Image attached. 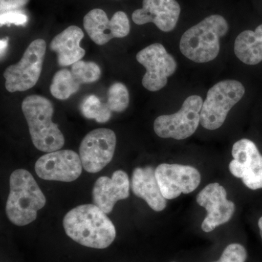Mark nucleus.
I'll return each mask as SVG.
<instances>
[{
  "instance_id": "f257e3e1",
  "label": "nucleus",
  "mask_w": 262,
  "mask_h": 262,
  "mask_svg": "<svg viewBox=\"0 0 262 262\" xmlns=\"http://www.w3.org/2000/svg\"><path fill=\"white\" fill-rule=\"evenodd\" d=\"M66 234L86 247L104 249L116 237L115 225L96 205H81L71 210L63 221Z\"/></svg>"
},
{
  "instance_id": "f03ea898",
  "label": "nucleus",
  "mask_w": 262,
  "mask_h": 262,
  "mask_svg": "<svg viewBox=\"0 0 262 262\" xmlns=\"http://www.w3.org/2000/svg\"><path fill=\"white\" fill-rule=\"evenodd\" d=\"M46 203V196L28 170L18 169L12 173L6 214L13 225L22 227L32 223Z\"/></svg>"
},
{
  "instance_id": "7ed1b4c3",
  "label": "nucleus",
  "mask_w": 262,
  "mask_h": 262,
  "mask_svg": "<svg viewBox=\"0 0 262 262\" xmlns=\"http://www.w3.org/2000/svg\"><path fill=\"white\" fill-rule=\"evenodd\" d=\"M21 108L33 144L38 150L48 153L63 147L64 136L52 120L54 107L49 99L39 95L29 96L24 98Z\"/></svg>"
},
{
  "instance_id": "20e7f679",
  "label": "nucleus",
  "mask_w": 262,
  "mask_h": 262,
  "mask_svg": "<svg viewBox=\"0 0 262 262\" xmlns=\"http://www.w3.org/2000/svg\"><path fill=\"white\" fill-rule=\"evenodd\" d=\"M229 24L220 15H212L188 29L181 38L179 48L195 63L214 60L220 51V39L227 34Z\"/></svg>"
},
{
  "instance_id": "39448f33",
  "label": "nucleus",
  "mask_w": 262,
  "mask_h": 262,
  "mask_svg": "<svg viewBox=\"0 0 262 262\" xmlns=\"http://www.w3.org/2000/svg\"><path fill=\"white\" fill-rule=\"evenodd\" d=\"M245 91L244 84L237 80H222L214 84L202 106V126L210 130L222 127L229 112L244 97Z\"/></svg>"
},
{
  "instance_id": "423d86ee",
  "label": "nucleus",
  "mask_w": 262,
  "mask_h": 262,
  "mask_svg": "<svg viewBox=\"0 0 262 262\" xmlns=\"http://www.w3.org/2000/svg\"><path fill=\"white\" fill-rule=\"evenodd\" d=\"M46 47L44 39H35L24 52L20 61L5 70L3 76L7 91L23 92L37 84L42 73Z\"/></svg>"
},
{
  "instance_id": "0eeeda50",
  "label": "nucleus",
  "mask_w": 262,
  "mask_h": 262,
  "mask_svg": "<svg viewBox=\"0 0 262 262\" xmlns=\"http://www.w3.org/2000/svg\"><path fill=\"white\" fill-rule=\"evenodd\" d=\"M203 98L199 96H189L177 113L159 116L154 122L155 134L163 139L184 140L190 137L201 123Z\"/></svg>"
},
{
  "instance_id": "6e6552de",
  "label": "nucleus",
  "mask_w": 262,
  "mask_h": 262,
  "mask_svg": "<svg viewBox=\"0 0 262 262\" xmlns=\"http://www.w3.org/2000/svg\"><path fill=\"white\" fill-rule=\"evenodd\" d=\"M136 60L145 67L142 84L151 92L163 89L169 77L175 73L177 62L160 43L150 45L136 55Z\"/></svg>"
},
{
  "instance_id": "1a4fd4ad",
  "label": "nucleus",
  "mask_w": 262,
  "mask_h": 262,
  "mask_svg": "<svg viewBox=\"0 0 262 262\" xmlns=\"http://www.w3.org/2000/svg\"><path fill=\"white\" fill-rule=\"evenodd\" d=\"M116 144V135L110 129L98 128L89 133L80 146L84 170L91 173L101 171L113 160Z\"/></svg>"
},
{
  "instance_id": "9d476101",
  "label": "nucleus",
  "mask_w": 262,
  "mask_h": 262,
  "mask_svg": "<svg viewBox=\"0 0 262 262\" xmlns=\"http://www.w3.org/2000/svg\"><path fill=\"white\" fill-rule=\"evenodd\" d=\"M232 155L234 159L229 165L230 173L242 179L248 189H262V155L256 144L250 139H241L232 146Z\"/></svg>"
},
{
  "instance_id": "9b49d317",
  "label": "nucleus",
  "mask_w": 262,
  "mask_h": 262,
  "mask_svg": "<svg viewBox=\"0 0 262 262\" xmlns=\"http://www.w3.org/2000/svg\"><path fill=\"white\" fill-rule=\"evenodd\" d=\"M155 177L166 200L175 199L181 194L192 192L201 182V175L198 169L180 164H160L155 169Z\"/></svg>"
},
{
  "instance_id": "f8f14e48",
  "label": "nucleus",
  "mask_w": 262,
  "mask_h": 262,
  "mask_svg": "<svg viewBox=\"0 0 262 262\" xmlns=\"http://www.w3.org/2000/svg\"><path fill=\"white\" fill-rule=\"evenodd\" d=\"M82 168L80 157L72 150L48 152L35 164V172L39 178L63 182H72L78 179Z\"/></svg>"
},
{
  "instance_id": "ddd939ff",
  "label": "nucleus",
  "mask_w": 262,
  "mask_h": 262,
  "mask_svg": "<svg viewBox=\"0 0 262 262\" xmlns=\"http://www.w3.org/2000/svg\"><path fill=\"white\" fill-rule=\"evenodd\" d=\"M196 203L207 211L201 228L203 232H211L219 226L227 223L235 211L233 202L228 201L227 191L219 183L207 185L196 198Z\"/></svg>"
},
{
  "instance_id": "4468645a",
  "label": "nucleus",
  "mask_w": 262,
  "mask_h": 262,
  "mask_svg": "<svg viewBox=\"0 0 262 262\" xmlns=\"http://www.w3.org/2000/svg\"><path fill=\"white\" fill-rule=\"evenodd\" d=\"M83 26L90 38L98 46H103L114 38L125 37L130 30L126 13L117 11L110 20L105 11L98 8L84 15Z\"/></svg>"
},
{
  "instance_id": "2eb2a0df",
  "label": "nucleus",
  "mask_w": 262,
  "mask_h": 262,
  "mask_svg": "<svg viewBox=\"0 0 262 262\" xmlns=\"http://www.w3.org/2000/svg\"><path fill=\"white\" fill-rule=\"evenodd\" d=\"M180 5L176 0H143L142 8L133 13L137 25L153 23L164 32L173 31L178 23Z\"/></svg>"
},
{
  "instance_id": "dca6fc26",
  "label": "nucleus",
  "mask_w": 262,
  "mask_h": 262,
  "mask_svg": "<svg viewBox=\"0 0 262 262\" xmlns=\"http://www.w3.org/2000/svg\"><path fill=\"white\" fill-rule=\"evenodd\" d=\"M130 183L125 171L117 170L112 178L101 177L95 182L92 196L94 204L106 214L111 213L117 201L130 195Z\"/></svg>"
},
{
  "instance_id": "f3484780",
  "label": "nucleus",
  "mask_w": 262,
  "mask_h": 262,
  "mask_svg": "<svg viewBox=\"0 0 262 262\" xmlns=\"http://www.w3.org/2000/svg\"><path fill=\"white\" fill-rule=\"evenodd\" d=\"M130 187L134 194L144 200L155 211H163L166 208V199L160 190L153 167L136 168L133 172Z\"/></svg>"
},
{
  "instance_id": "a211bd4d",
  "label": "nucleus",
  "mask_w": 262,
  "mask_h": 262,
  "mask_svg": "<svg viewBox=\"0 0 262 262\" xmlns=\"http://www.w3.org/2000/svg\"><path fill=\"white\" fill-rule=\"evenodd\" d=\"M83 37V31L80 27L71 26L52 39L50 49L56 53L58 64L67 67L83 58L85 51L80 47Z\"/></svg>"
},
{
  "instance_id": "6ab92c4d",
  "label": "nucleus",
  "mask_w": 262,
  "mask_h": 262,
  "mask_svg": "<svg viewBox=\"0 0 262 262\" xmlns=\"http://www.w3.org/2000/svg\"><path fill=\"white\" fill-rule=\"evenodd\" d=\"M234 54L239 61L248 65L262 61V24L255 31L241 32L234 41Z\"/></svg>"
},
{
  "instance_id": "aec40b11",
  "label": "nucleus",
  "mask_w": 262,
  "mask_h": 262,
  "mask_svg": "<svg viewBox=\"0 0 262 262\" xmlns=\"http://www.w3.org/2000/svg\"><path fill=\"white\" fill-rule=\"evenodd\" d=\"M78 83L68 70H59L55 74L52 80L50 91L52 96L58 100H67L80 89Z\"/></svg>"
},
{
  "instance_id": "412c9836",
  "label": "nucleus",
  "mask_w": 262,
  "mask_h": 262,
  "mask_svg": "<svg viewBox=\"0 0 262 262\" xmlns=\"http://www.w3.org/2000/svg\"><path fill=\"white\" fill-rule=\"evenodd\" d=\"M81 112L84 117L94 119L99 123H105L112 117V110L107 103L101 102L99 98L91 95L83 100L80 106Z\"/></svg>"
},
{
  "instance_id": "4be33fe9",
  "label": "nucleus",
  "mask_w": 262,
  "mask_h": 262,
  "mask_svg": "<svg viewBox=\"0 0 262 262\" xmlns=\"http://www.w3.org/2000/svg\"><path fill=\"white\" fill-rule=\"evenodd\" d=\"M71 72L80 84L93 83L99 80L101 76V69L97 63L81 60L72 65Z\"/></svg>"
},
{
  "instance_id": "5701e85b",
  "label": "nucleus",
  "mask_w": 262,
  "mask_h": 262,
  "mask_svg": "<svg viewBox=\"0 0 262 262\" xmlns=\"http://www.w3.org/2000/svg\"><path fill=\"white\" fill-rule=\"evenodd\" d=\"M108 107L115 113L125 111L130 103V95L125 84L115 82L110 86L107 94Z\"/></svg>"
},
{
  "instance_id": "b1692460",
  "label": "nucleus",
  "mask_w": 262,
  "mask_h": 262,
  "mask_svg": "<svg viewBox=\"0 0 262 262\" xmlns=\"http://www.w3.org/2000/svg\"><path fill=\"white\" fill-rule=\"evenodd\" d=\"M248 253L244 246L239 244L229 245L218 261L213 262H245Z\"/></svg>"
},
{
  "instance_id": "393cba45",
  "label": "nucleus",
  "mask_w": 262,
  "mask_h": 262,
  "mask_svg": "<svg viewBox=\"0 0 262 262\" xmlns=\"http://www.w3.org/2000/svg\"><path fill=\"white\" fill-rule=\"evenodd\" d=\"M28 21L27 15L19 11V10H12V11L5 12L0 15V25H10L15 24L16 26H25Z\"/></svg>"
},
{
  "instance_id": "a878e982",
  "label": "nucleus",
  "mask_w": 262,
  "mask_h": 262,
  "mask_svg": "<svg viewBox=\"0 0 262 262\" xmlns=\"http://www.w3.org/2000/svg\"><path fill=\"white\" fill-rule=\"evenodd\" d=\"M29 0H0V10L2 13L18 10L28 3Z\"/></svg>"
},
{
  "instance_id": "bb28decb",
  "label": "nucleus",
  "mask_w": 262,
  "mask_h": 262,
  "mask_svg": "<svg viewBox=\"0 0 262 262\" xmlns=\"http://www.w3.org/2000/svg\"><path fill=\"white\" fill-rule=\"evenodd\" d=\"M8 42H9V38L8 37L1 39V41H0V52H1V57H3V55H4L5 51H6L7 48H8Z\"/></svg>"
},
{
  "instance_id": "cd10ccee",
  "label": "nucleus",
  "mask_w": 262,
  "mask_h": 262,
  "mask_svg": "<svg viewBox=\"0 0 262 262\" xmlns=\"http://www.w3.org/2000/svg\"><path fill=\"white\" fill-rule=\"evenodd\" d=\"M258 228H259L260 235L262 239V216L259 219L258 222Z\"/></svg>"
},
{
  "instance_id": "c85d7f7f",
  "label": "nucleus",
  "mask_w": 262,
  "mask_h": 262,
  "mask_svg": "<svg viewBox=\"0 0 262 262\" xmlns=\"http://www.w3.org/2000/svg\"><path fill=\"white\" fill-rule=\"evenodd\" d=\"M172 262H175V261H172Z\"/></svg>"
}]
</instances>
